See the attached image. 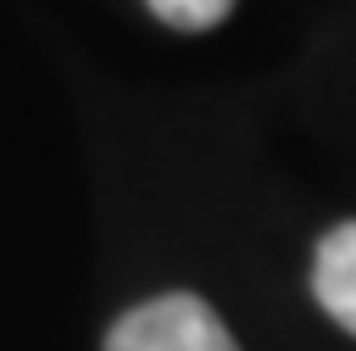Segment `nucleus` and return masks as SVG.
Listing matches in <instances>:
<instances>
[{"label": "nucleus", "instance_id": "f257e3e1", "mask_svg": "<svg viewBox=\"0 0 356 351\" xmlns=\"http://www.w3.org/2000/svg\"><path fill=\"white\" fill-rule=\"evenodd\" d=\"M106 351H239V345L200 295H156L111 323Z\"/></svg>", "mask_w": 356, "mask_h": 351}, {"label": "nucleus", "instance_id": "f03ea898", "mask_svg": "<svg viewBox=\"0 0 356 351\" xmlns=\"http://www.w3.org/2000/svg\"><path fill=\"white\" fill-rule=\"evenodd\" d=\"M312 290L317 306L356 334V223H339L317 240V262H312Z\"/></svg>", "mask_w": 356, "mask_h": 351}, {"label": "nucleus", "instance_id": "7ed1b4c3", "mask_svg": "<svg viewBox=\"0 0 356 351\" xmlns=\"http://www.w3.org/2000/svg\"><path fill=\"white\" fill-rule=\"evenodd\" d=\"M167 28H178V33H200V28H217L228 11H234V0H145Z\"/></svg>", "mask_w": 356, "mask_h": 351}]
</instances>
